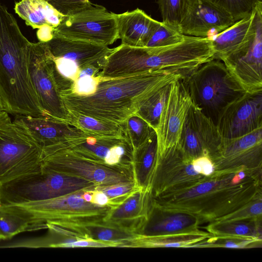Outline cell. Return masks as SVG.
<instances>
[{
  "label": "cell",
  "instance_id": "obj_1",
  "mask_svg": "<svg viewBox=\"0 0 262 262\" xmlns=\"http://www.w3.org/2000/svg\"><path fill=\"white\" fill-rule=\"evenodd\" d=\"M261 169L215 171L189 188L152 198L165 208L188 212L211 223L262 196Z\"/></svg>",
  "mask_w": 262,
  "mask_h": 262
},
{
  "label": "cell",
  "instance_id": "obj_2",
  "mask_svg": "<svg viewBox=\"0 0 262 262\" xmlns=\"http://www.w3.org/2000/svg\"><path fill=\"white\" fill-rule=\"evenodd\" d=\"M182 78L164 71H151L115 78L101 79L92 95L60 94L69 112L121 124L162 87Z\"/></svg>",
  "mask_w": 262,
  "mask_h": 262
},
{
  "label": "cell",
  "instance_id": "obj_3",
  "mask_svg": "<svg viewBox=\"0 0 262 262\" xmlns=\"http://www.w3.org/2000/svg\"><path fill=\"white\" fill-rule=\"evenodd\" d=\"M33 45L22 34L13 15L0 4V97L8 113L47 116L29 75Z\"/></svg>",
  "mask_w": 262,
  "mask_h": 262
},
{
  "label": "cell",
  "instance_id": "obj_4",
  "mask_svg": "<svg viewBox=\"0 0 262 262\" xmlns=\"http://www.w3.org/2000/svg\"><path fill=\"white\" fill-rule=\"evenodd\" d=\"M85 191L43 200L1 204L0 210L22 218L28 224V231L47 229V223L85 225L104 222L113 206H101L86 202L83 198Z\"/></svg>",
  "mask_w": 262,
  "mask_h": 262
},
{
  "label": "cell",
  "instance_id": "obj_5",
  "mask_svg": "<svg viewBox=\"0 0 262 262\" xmlns=\"http://www.w3.org/2000/svg\"><path fill=\"white\" fill-rule=\"evenodd\" d=\"M192 103L214 124L226 107L246 91L221 60L212 59L183 79Z\"/></svg>",
  "mask_w": 262,
  "mask_h": 262
},
{
  "label": "cell",
  "instance_id": "obj_6",
  "mask_svg": "<svg viewBox=\"0 0 262 262\" xmlns=\"http://www.w3.org/2000/svg\"><path fill=\"white\" fill-rule=\"evenodd\" d=\"M42 150L5 111L0 112V187L41 171Z\"/></svg>",
  "mask_w": 262,
  "mask_h": 262
},
{
  "label": "cell",
  "instance_id": "obj_7",
  "mask_svg": "<svg viewBox=\"0 0 262 262\" xmlns=\"http://www.w3.org/2000/svg\"><path fill=\"white\" fill-rule=\"evenodd\" d=\"M41 171H51L81 178L97 187L134 182L132 163L114 165L85 157L67 148L42 150Z\"/></svg>",
  "mask_w": 262,
  "mask_h": 262
},
{
  "label": "cell",
  "instance_id": "obj_8",
  "mask_svg": "<svg viewBox=\"0 0 262 262\" xmlns=\"http://www.w3.org/2000/svg\"><path fill=\"white\" fill-rule=\"evenodd\" d=\"M97 186L78 177L51 171H40L0 187L1 204L47 200L81 190H93Z\"/></svg>",
  "mask_w": 262,
  "mask_h": 262
},
{
  "label": "cell",
  "instance_id": "obj_9",
  "mask_svg": "<svg viewBox=\"0 0 262 262\" xmlns=\"http://www.w3.org/2000/svg\"><path fill=\"white\" fill-rule=\"evenodd\" d=\"M53 35L108 46L118 39L116 14L94 5L76 14L65 16L54 29Z\"/></svg>",
  "mask_w": 262,
  "mask_h": 262
},
{
  "label": "cell",
  "instance_id": "obj_10",
  "mask_svg": "<svg viewBox=\"0 0 262 262\" xmlns=\"http://www.w3.org/2000/svg\"><path fill=\"white\" fill-rule=\"evenodd\" d=\"M29 72L39 103L45 114L71 125L69 112L63 103L53 76L46 42L33 43Z\"/></svg>",
  "mask_w": 262,
  "mask_h": 262
},
{
  "label": "cell",
  "instance_id": "obj_11",
  "mask_svg": "<svg viewBox=\"0 0 262 262\" xmlns=\"http://www.w3.org/2000/svg\"><path fill=\"white\" fill-rule=\"evenodd\" d=\"M192 161L178 145L158 157L150 188L152 197L189 188L208 177L194 170Z\"/></svg>",
  "mask_w": 262,
  "mask_h": 262
},
{
  "label": "cell",
  "instance_id": "obj_12",
  "mask_svg": "<svg viewBox=\"0 0 262 262\" xmlns=\"http://www.w3.org/2000/svg\"><path fill=\"white\" fill-rule=\"evenodd\" d=\"M192 101L184 80L178 78L170 86L167 100L155 129L158 157L178 145L184 123Z\"/></svg>",
  "mask_w": 262,
  "mask_h": 262
},
{
  "label": "cell",
  "instance_id": "obj_13",
  "mask_svg": "<svg viewBox=\"0 0 262 262\" xmlns=\"http://www.w3.org/2000/svg\"><path fill=\"white\" fill-rule=\"evenodd\" d=\"M210 159L215 171L261 169L262 127L239 137L222 138Z\"/></svg>",
  "mask_w": 262,
  "mask_h": 262
},
{
  "label": "cell",
  "instance_id": "obj_14",
  "mask_svg": "<svg viewBox=\"0 0 262 262\" xmlns=\"http://www.w3.org/2000/svg\"><path fill=\"white\" fill-rule=\"evenodd\" d=\"M222 137L217 127L192 103L187 112L178 146L188 158L193 160L214 155Z\"/></svg>",
  "mask_w": 262,
  "mask_h": 262
},
{
  "label": "cell",
  "instance_id": "obj_15",
  "mask_svg": "<svg viewBox=\"0 0 262 262\" xmlns=\"http://www.w3.org/2000/svg\"><path fill=\"white\" fill-rule=\"evenodd\" d=\"M216 127L222 138L239 137L262 127V91L246 93L229 104Z\"/></svg>",
  "mask_w": 262,
  "mask_h": 262
},
{
  "label": "cell",
  "instance_id": "obj_16",
  "mask_svg": "<svg viewBox=\"0 0 262 262\" xmlns=\"http://www.w3.org/2000/svg\"><path fill=\"white\" fill-rule=\"evenodd\" d=\"M46 43L55 61L68 66L78 73L92 66L101 70L107 56L113 50L108 46L56 35H53L52 38Z\"/></svg>",
  "mask_w": 262,
  "mask_h": 262
},
{
  "label": "cell",
  "instance_id": "obj_17",
  "mask_svg": "<svg viewBox=\"0 0 262 262\" xmlns=\"http://www.w3.org/2000/svg\"><path fill=\"white\" fill-rule=\"evenodd\" d=\"M261 24L262 2L258 3L250 15L210 37L213 59L224 62L239 54L249 46Z\"/></svg>",
  "mask_w": 262,
  "mask_h": 262
},
{
  "label": "cell",
  "instance_id": "obj_18",
  "mask_svg": "<svg viewBox=\"0 0 262 262\" xmlns=\"http://www.w3.org/2000/svg\"><path fill=\"white\" fill-rule=\"evenodd\" d=\"M13 121L43 149L86 135L77 127L48 116L16 115Z\"/></svg>",
  "mask_w": 262,
  "mask_h": 262
},
{
  "label": "cell",
  "instance_id": "obj_19",
  "mask_svg": "<svg viewBox=\"0 0 262 262\" xmlns=\"http://www.w3.org/2000/svg\"><path fill=\"white\" fill-rule=\"evenodd\" d=\"M223 62L246 92L262 91V24L247 49Z\"/></svg>",
  "mask_w": 262,
  "mask_h": 262
},
{
  "label": "cell",
  "instance_id": "obj_20",
  "mask_svg": "<svg viewBox=\"0 0 262 262\" xmlns=\"http://www.w3.org/2000/svg\"><path fill=\"white\" fill-rule=\"evenodd\" d=\"M235 23L226 12L205 0H194L179 25L183 35L209 37L225 30Z\"/></svg>",
  "mask_w": 262,
  "mask_h": 262
},
{
  "label": "cell",
  "instance_id": "obj_21",
  "mask_svg": "<svg viewBox=\"0 0 262 262\" xmlns=\"http://www.w3.org/2000/svg\"><path fill=\"white\" fill-rule=\"evenodd\" d=\"M152 203L150 190L137 189L110 209L104 223L126 232L141 235Z\"/></svg>",
  "mask_w": 262,
  "mask_h": 262
},
{
  "label": "cell",
  "instance_id": "obj_22",
  "mask_svg": "<svg viewBox=\"0 0 262 262\" xmlns=\"http://www.w3.org/2000/svg\"><path fill=\"white\" fill-rule=\"evenodd\" d=\"M200 224L199 217L193 214L165 208L152 200L141 235L154 236L191 232L199 230Z\"/></svg>",
  "mask_w": 262,
  "mask_h": 262
},
{
  "label": "cell",
  "instance_id": "obj_23",
  "mask_svg": "<svg viewBox=\"0 0 262 262\" xmlns=\"http://www.w3.org/2000/svg\"><path fill=\"white\" fill-rule=\"evenodd\" d=\"M63 148L109 165L121 162L130 151L129 144L124 137L100 138L87 135L62 144L58 148Z\"/></svg>",
  "mask_w": 262,
  "mask_h": 262
},
{
  "label": "cell",
  "instance_id": "obj_24",
  "mask_svg": "<svg viewBox=\"0 0 262 262\" xmlns=\"http://www.w3.org/2000/svg\"><path fill=\"white\" fill-rule=\"evenodd\" d=\"M118 37L121 44L145 47L160 24L140 9L116 14Z\"/></svg>",
  "mask_w": 262,
  "mask_h": 262
},
{
  "label": "cell",
  "instance_id": "obj_25",
  "mask_svg": "<svg viewBox=\"0 0 262 262\" xmlns=\"http://www.w3.org/2000/svg\"><path fill=\"white\" fill-rule=\"evenodd\" d=\"M158 159V142L156 132L138 148L133 150L132 166L136 187L150 190Z\"/></svg>",
  "mask_w": 262,
  "mask_h": 262
},
{
  "label": "cell",
  "instance_id": "obj_26",
  "mask_svg": "<svg viewBox=\"0 0 262 262\" xmlns=\"http://www.w3.org/2000/svg\"><path fill=\"white\" fill-rule=\"evenodd\" d=\"M14 10L34 29L49 26L54 30L65 17L45 0H20L15 3Z\"/></svg>",
  "mask_w": 262,
  "mask_h": 262
},
{
  "label": "cell",
  "instance_id": "obj_27",
  "mask_svg": "<svg viewBox=\"0 0 262 262\" xmlns=\"http://www.w3.org/2000/svg\"><path fill=\"white\" fill-rule=\"evenodd\" d=\"M210 235L208 232L200 230L191 232L161 235H139L134 238L121 243L118 247H191L193 244Z\"/></svg>",
  "mask_w": 262,
  "mask_h": 262
},
{
  "label": "cell",
  "instance_id": "obj_28",
  "mask_svg": "<svg viewBox=\"0 0 262 262\" xmlns=\"http://www.w3.org/2000/svg\"><path fill=\"white\" fill-rule=\"evenodd\" d=\"M262 217L239 220L219 221L204 227L213 236H229L262 241Z\"/></svg>",
  "mask_w": 262,
  "mask_h": 262
},
{
  "label": "cell",
  "instance_id": "obj_29",
  "mask_svg": "<svg viewBox=\"0 0 262 262\" xmlns=\"http://www.w3.org/2000/svg\"><path fill=\"white\" fill-rule=\"evenodd\" d=\"M70 123L85 134L100 138L124 137L120 124L103 121L80 114L69 112Z\"/></svg>",
  "mask_w": 262,
  "mask_h": 262
},
{
  "label": "cell",
  "instance_id": "obj_30",
  "mask_svg": "<svg viewBox=\"0 0 262 262\" xmlns=\"http://www.w3.org/2000/svg\"><path fill=\"white\" fill-rule=\"evenodd\" d=\"M123 136L135 150L144 144L155 132L145 121L136 114L120 124Z\"/></svg>",
  "mask_w": 262,
  "mask_h": 262
},
{
  "label": "cell",
  "instance_id": "obj_31",
  "mask_svg": "<svg viewBox=\"0 0 262 262\" xmlns=\"http://www.w3.org/2000/svg\"><path fill=\"white\" fill-rule=\"evenodd\" d=\"M170 84L162 87L149 97L136 114L155 130L157 127L161 112L168 96Z\"/></svg>",
  "mask_w": 262,
  "mask_h": 262
},
{
  "label": "cell",
  "instance_id": "obj_32",
  "mask_svg": "<svg viewBox=\"0 0 262 262\" xmlns=\"http://www.w3.org/2000/svg\"><path fill=\"white\" fill-rule=\"evenodd\" d=\"M193 1L194 0H158L162 22L179 30V25Z\"/></svg>",
  "mask_w": 262,
  "mask_h": 262
},
{
  "label": "cell",
  "instance_id": "obj_33",
  "mask_svg": "<svg viewBox=\"0 0 262 262\" xmlns=\"http://www.w3.org/2000/svg\"><path fill=\"white\" fill-rule=\"evenodd\" d=\"M228 13L235 22L250 15L261 0H205Z\"/></svg>",
  "mask_w": 262,
  "mask_h": 262
},
{
  "label": "cell",
  "instance_id": "obj_34",
  "mask_svg": "<svg viewBox=\"0 0 262 262\" xmlns=\"http://www.w3.org/2000/svg\"><path fill=\"white\" fill-rule=\"evenodd\" d=\"M100 71L99 68L93 66L81 70L70 93L79 96H88L94 93L101 79L97 75Z\"/></svg>",
  "mask_w": 262,
  "mask_h": 262
},
{
  "label": "cell",
  "instance_id": "obj_35",
  "mask_svg": "<svg viewBox=\"0 0 262 262\" xmlns=\"http://www.w3.org/2000/svg\"><path fill=\"white\" fill-rule=\"evenodd\" d=\"M185 36L179 29L160 21L145 47L161 48L174 45L182 41Z\"/></svg>",
  "mask_w": 262,
  "mask_h": 262
},
{
  "label": "cell",
  "instance_id": "obj_36",
  "mask_svg": "<svg viewBox=\"0 0 262 262\" xmlns=\"http://www.w3.org/2000/svg\"><path fill=\"white\" fill-rule=\"evenodd\" d=\"M258 243H261V241L241 237L211 235L209 237L193 244L191 247L245 248L252 247Z\"/></svg>",
  "mask_w": 262,
  "mask_h": 262
},
{
  "label": "cell",
  "instance_id": "obj_37",
  "mask_svg": "<svg viewBox=\"0 0 262 262\" xmlns=\"http://www.w3.org/2000/svg\"><path fill=\"white\" fill-rule=\"evenodd\" d=\"M25 231H28L25 221L15 214L0 210V240L10 239Z\"/></svg>",
  "mask_w": 262,
  "mask_h": 262
},
{
  "label": "cell",
  "instance_id": "obj_38",
  "mask_svg": "<svg viewBox=\"0 0 262 262\" xmlns=\"http://www.w3.org/2000/svg\"><path fill=\"white\" fill-rule=\"evenodd\" d=\"M58 12L70 16L91 8L94 5L89 0H45Z\"/></svg>",
  "mask_w": 262,
  "mask_h": 262
},
{
  "label": "cell",
  "instance_id": "obj_39",
  "mask_svg": "<svg viewBox=\"0 0 262 262\" xmlns=\"http://www.w3.org/2000/svg\"><path fill=\"white\" fill-rule=\"evenodd\" d=\"M262 217V196L252 200L238 210L218 221L239 220Z\"/></svg>",
  "mask_w": 262,
  "mask_h": 262
},
{
  "label": "cell",
  "instance_id": "obj_40",
  "mask_svg": "<svg viewBox=\"0 0 262 262\" xmlns=\"http://www.w3.org/2000/svg\"><path fill=\"white\" fill-rule=\"evenodd\" d=\"M120 243L97 241L90 238L79 239L71 238L70 240L60 243L51 244L49 247H118Z\"/></svg>",
  "mask_w": 262,
  "mask_h": 262
},
{
  "label": "cell",
  "instance_id": "obj_41",
  "mask_svg": "<svg viewBox=\"0 0 262 262\" xmlns=\"http://www.w3.org/2000/svg\"><path fill=\"white\" fill-rule=\"evenodd\" d=\"M96 189L103 192L110 199L118 200L125 198L138 188L134 182L118 184L110 186L98 187Z\"/></svg>",
  "mask_w": 262,
  "mask_h": 262
},
{
  "label": "cell",
  "instance_id": "obj_42",
  "mask_svg": "<svg viewBox=\"0 0 262 262\" xmlns=\"http://www.w3.org/2000/svg\"><path fill=\"white\" fill-rule=\"evenodd\" d=\"M192 162L194 170L204 176H211L215 171L213 162L208 157L197 158L192 160Z\"/></svg>",
  "mask_w": 262,
  "mask_h": 262
},
{
  "label": "cell",
  "instance_id": "obj_43",
  "mask_svg": "<svg viewBox=\"0 0 262 262\" xmlns=\"http://www.w3.org/2000/svg\"><path fill=\"white\" fill-rule=\"evenodd\" d=\"M91 203L103 206L110 205V199L103 192L96 189L93 190Z\"/></svg>",
  "mask_w": 262,
  "mask_h": 262
},
{
  "label": "cell",
  "instance_id": "obj_44",
  "mask_svg": "<svg viewBox=\"0 0 262 262\" xmlns=\"http://www.w3.org/2000/svg\"><path fill=\"white\" fill-rule=\"evenodd\" d=\"M53 29L49 26H43L37 31V37L41 42H47L53 37Z\"/></svg>",
  "mask_w": 262,
  "mask_h": 262
},
{
  "label": "cell",
  "instance_id": "obj_45",
  "mask_svg": "<svg viewBox=\"0 0 262 262\" xmlns=\"http://www.w3.org/2000/svg\"><path fill=\"white\" fill-rule=\"evenodd\" d=\"M3 111H5V110H4V107L3 102H2V99H1V98L0 97V112Z\"/></svg>",
  "mask_w": 262,
  "mask_h": 262
},
{
  "label": "cell",
  "instance_id": "obj_46",
  "mask_svg": "<svg viewBox=\"0 0 262 262\" xmlns=\"http://www.w3.org/2000/svg\"><path fill=\"white\" fill-rule=\"evenodd\" d=\"M2 202H1V197H0V205L1 204Z\"/></svg>",
  "mask_w": 262,
  "mask_h": 262
}]
</instances>
